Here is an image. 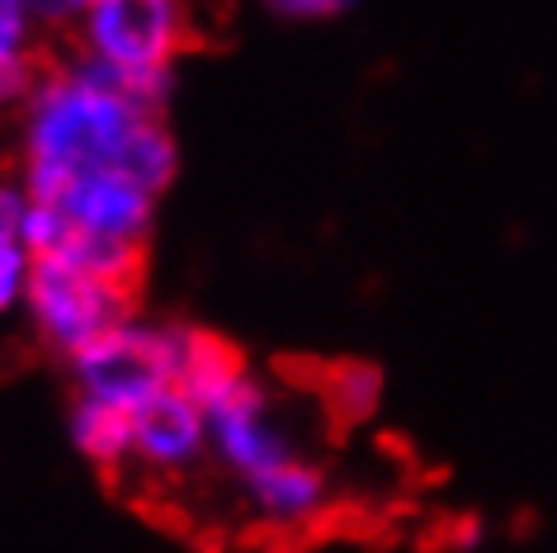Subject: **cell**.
Returning a JSON list of instances; mask_svg holds the SVG:
<instances>
[{
  "mask_svg": "<svg viewBox=\"0 0 557 553\" xmlns=\"http://www.w3.org/2000/svg\"><path fill=\"white\" fill-rule=\"evenodd\" d=\"M302 383H308V389L322 397V407L331 411V421H336L341 431H350V426H364L373 417V407H379V397H383L379 365H364V359H336V365H317Z\"/></svg>",
  "mask_w": 557,
  "mask_h": 553,
  "instance_id": "obj_7",
  "label": "cell"
},
{
  "mask_svg": "<svg viewBox=\"0 0 557 553\" xmlns=\"http://www.w3.org/2000/svg\"><path fill=\"white\" fill-rule=\"evenodd\" d=\"M86 52L100 72L123 86L161 100L165 76L189 44L180 0H90L86 10Z\"/></svg>",
  "mask_w": 557,
  "mask_h": 553,
  "instance_id": "obj_3",
  "label": "cell"
},
{
  "mask_svg": "<svg viewBox=\"0 0 557 553\" xmlns=\"http://www.w3.org/2000/svg\"><path fill=\"white\" fill-rule=\"evenodd\" d=\"M133 298H137V288L114 284V280H104V274H90V270L72 266V260L38 256L34 274H29L34 322L66 355L100 341L104 331L133 322Z\"/></svg>",
  "mask_w": 557,
  "mask_h": 553,
  "instance_id": "obj_5",
  "label": "cell"
},
{
  "mask_svg": "<svg viewBox=\"0 0 557 553\" xmlns=\"http://www.w3.org/2000/svg\"><path fill=\"white\" fill-rule=\"evenodd\" d=\"M29 86V0H0V95Z\"/></svg>",
  "mask_w": 557,
  "mask_h": 553,
  "instance_id": "obj_10",
  "label": "cell"
},
{
  "mask_svg": "<svg viewBox=\"0 0 557 553\" xmlns=\"http://www.w3.org/2000/svg\"><path fill=\"white\" fill-rule=\"evenodd\" d=\"M270 5L288 20H331V15H341L350 0H270Z\"/></svg>",
  "mask_w": 557,
  "mask_h": 553,
  "instance_id": "obj_11",
  "label": "cell"
},
{
  "mask_svg": "<svg viewBox=\"0 0 557 553\" xmlns=\"http://www.w3.org/2000/svg\"><path fill=\"white\" fill-rule=\"evenodd\" d=\"M208 450L203 407L185 389H165L143 411H133V464L151 474H185Z\"/></svg>",
  "mask_w": 557,
  "mask_h": 553,
  "instance_id": "obj_6",
  "label": "cell"
},
{
  "mask_svg": "<svg viewBox=\"0 0 557 553\" xmlns=\"http://www.w3.org/2000/svg\"><path fill=\"white\" fill-rule=\"evenodd\" d=\"M86 5H90V0H86Z\"/></svg>",
  "mask_w": 557,
  "mask_h": 553,
  "instance_id": "obj_13",
  "label": "cell"
},
{
  "mask_svg": "<svg viewBox=\"0 0 557 553\" xmlns=\"http://www.w3.org/2000/svg\"><path fill=\"white\" fill-rule=\"evenodd\" d=\"M72 440L100 474H119L133 464V411L81 397L72 411Z\"/></svg>",
  "mask_w": 557,
  "mask_h": 553,
  "instance_id": "obj_8",
  "label": "cell"
},
{
  "mask_svg": "<svg viewBox=\"0 0 557 553\" xmlns=\"http://www.w3.org/2000/svg\"><path fill=\"white\" fill-rule=\"evenodd\" d=\"M185 351H189V327L123 322L114 331H104L100 341L81 345L66 359L76 369L81 397H95V403H109L123 411H143L151 397H161L165 389H180Z\"/></svg>",
  "mask_w": 557,
  "mask_h": 553,
  "instance_id": "obj_4",
  "label": "cell"
},
{
  "mask_svg": "<svg viewBox=\"0 0 557 553\" xmlns=\"http://www.w3.org/2000/svg\"><path fill=\"white\" fill-rule=\"evenodd\" d=\"M44 10H52V15H62V10H86V0H38Z\"/></svg>",
  "mask_w": 557,
  "mask_h": 553,
  "instance_id": "obj_12",
  "label": "cell"
},
{
  "mask_svg": "<svg viewBox=\"0 0 557 553\" xmlns=\"http://www.w3.org/2000/svg\"><path fill=\"white\" fill-rule=\"evenodd\" d=\"M34 246H29V195L0 189V312L29 294Z\"/></svg>",
  "mask_w": 557,
  "mask_h": 553,
  "instance_id": "obj_9",
  "label": "cell"
},
{
  "mask_svg": "<svg viewBox=\"0 0 557 553\" xmlns=\"http://www.w3.org/2000/svg\"><path fill=\"white\" fill-rule=\"evenodd\" d=\"M151 95L81 62L48 76L29 105V246L137 288L157 195L175 143Z\"/></svg>",
  "mask_w": 557,
  "mask_h": 553,
  "instance_id": "obj_1",
  "label": "cell"
},
{
  "mask_svg": "<svg viewBox=\"0 0 557 553\" xmlns=\"http://www.w3.org/2000/svg\"><path fill=\"white\" fill-rule=\"evenodd\" d=\"M208 450L222 459L227 474L246 482L250 502L278 525H302L326 511V468L298 450L294 431L278 417L274 397L256 379H242L203 411Z\"/></svg>",
  "mask_w": 557,
  "mask_h": 553,
  "instance_id": "obj_2",
  "label": "cell"
}]
</instances>
